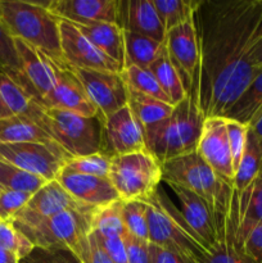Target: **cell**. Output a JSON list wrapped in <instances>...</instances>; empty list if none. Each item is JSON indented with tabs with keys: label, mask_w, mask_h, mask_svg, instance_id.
I'll list each match as a JSON object with an SVG mask.
<instances>
[{
	"label": "cell",
	"mask_w": 262,
	"mask_h": 263,
	"mask_svg": "<svg viewBox=\"0 0 262 263\" xmlns=\"http://www.w3.org/2000/svg\"><path fill=\"white\" fill-rule=\"evenodd\" d=\"M95 236H97L99 244L102 246V248L104 249L105 253L109 256V258L112 259L113 263H128L123 238L107 239L102 238V236L97 235V234H95Z\"/></svg>",
	"instance_id": "44"
},
{
	"label": "cell",
	"mask_w": 262,
	"mask_h": 263,
	"mask_svg": "<svg viewBox=\"0 0 262 263\" xmlns=\"http://www.w3.org/2000/svg\"><path fill=\"white\" fill-rule=\"evenodd\" d=\"M73 253L79 257L81 263H113L92 231L76 247Z\"/></svg>",
	"instance_id": "41"
},
{
	"label": "cell",
	"mask_w": 262,
	"mask_h": 263,
	"mask_svg": "<svg viewBox=\"0 0 262 263\" xmlns=\"http://www.w3.org/2000/svg\"><path fill=\"white\" fill-rule=\"evenodd\" d=\"M204 120L195 95L188 94L169 117L143 127L145 149L161 164L194 153Z\"/></svg>",
	"instance_id": "2"
},
{
	"label": "cell",
	"mask_w": 262,
	"mask_h": 263,
	"mask_svg": "<svg viewBox=\"0 0 262 263\" xmlns=\"http://www.w3.org/2000/svg\"><path fill=\"white\" fill-rule=\"evenodd\" d=\"M94 208L84 207L54 215L32 223H14L36 248H64L76 247L91 231Z\"/></svg>",
	"instance_id": "8"
},
{
	"label": "cell",
	"mask_w": 262,
	"mask_h": 263,
	"mask_svg": "<svg viewBox=\"0 0 262 263\" xmlns=\"http://www.w3.org/2000/svg\"><path fill=\"white\" fill-rule=\"evenodd\" d=\"M148 204L144 200H122V218L128 234L149 241Z\"/></svg>",
	"instance_id": "35"
},
{
	"label": "cell",
	"mask_w": 262,
	"mask_h": 263,
	"mask_svg": "<svg viewBox=\"0 0 262 263\" xmlns=\"http://www.w3.org/2000/svg\"><path fill=\"white\" fill-rule=\"evenodd\" d=\"M166 33L194 15L198 0H152Z\"/></svg>",
	"instance_id": "32"
},
{
	"label": "cell",
	"mask_w": 262,
	"mask_h": 263,
	"mask_svg": "<svg viewBox=\"0 0 262 263\" xmlns=\"http://www.w3.org/2000/svg\"><path fill=\"white\" fill-rule=\"evenodd\" d=\"M123 243L126 247L128 263H151L148 240H143L126 233L123 236Z\"/></svg>",
	"instance_id": "43"
},
{
	"label": "cell",
	"mask_w": 262,
	"mask_h": 263,
	"mask_svg": "<svg viewBox=\"0 0 262 263\" xmlns=\"http://www.w3.org/2000/svg\"><path fill=\"white\" fill-rule=\"evenodd\" d=\"M84 207L85 205L76 202L57 180H53L46 182L41 189L32 194L26 207L20 211L12 218V221L14 223H32L64 211L79 210Z\"/></svg>",
	"instance_id": "18"
},
{
	"label": "cell",
	"mask_w": 262,
	"mask_h": 263,
	"mask_svg": "<svg viewBox=\"0 0 262 263\" xmlns=\"http://www.w3.org/2000/svg\"><path fill=\"white\" fill-rule=\"evenodd\" d=\"M32 194L15 190L2 189L0 192V220H12L22 211L31 199Z\"/></svg>",
	"instance_id": "42"
},
{
	"label": "cell",
	"mask_w": 262,
	"mask_h": 263,
	"mask_svg": "<svg viewBox=\"0 0 262 263\" xmlns=\"http://www.w3.org/2000/svg\"><path fill=\"white\" fill-rule=\"evenodd\" d=\"M72 71L103 120L127 105V87L121 73L79 68H72Z\"/></svg>",
	"instance_id": "13"
},
{
	"label": "cell",
	"mask_w": 262,
	"mask_h": 263,
	"mask_svg": "<svg viewBox=\"0 0 262 263\" xmlns=\"http://www.w3.org/2000/svg\"><path fill=\"white\" fill-rule=\"evenodd\" d=\"M110 158L103 152L90 154V156L79 157V158H71L64 168L68 171L76 172V174L89 175V176L97 177H108L110 168Z\"/></svg>",
	"instance_id": "37"
},
{
	"label": "cell",
	"mask_w": 262,
	"mask_h": 263,
	"mask_svg": "<svg viewBox=\"0 0 262 263\" xmlns=\"http://www.w3.org/2000/svg\"><path fill=\"white\" fill-rule=\"evenodd\" d=\"M28 115L39 123L41 105L32 99L8 72L0 68V120Z\"/></svg>",
	"instance_id": "22"
},
{
	"label": "cell",
	"mask_w": 262,
	"mask_h": 263,
	"mask_svg": "<svg viewBox=\"0 0 262 263\" xmlns=\"http://www.w3.org/2000/svg\"><path fill=\"white\" fill-rule=\"evenodd\" d=\"M0 68L14 77L21 74V62L15 46V39L10 35L2 21H0Z\"/></svg>",
	"instance_id": "38"
},
{
	"label": "cell",
	"mask_w": 262,
	"mask_h": 263,
	"mask_svg": "<svg viewBox=\"0 0 262 263\" xmlns=\"http://www.w3.org/2000/svg\"><path fill=\"white\" fill-rule=\"evenodd\" d=\"M251 128L253 130V133L258 136L259 140L262 141V117L259 118V120L257 121L253 126H251Z\"/></svg>",
	"instance_id": "48"
},
{
	"label": "cell",
	"mask_w": 262,
	"mask_h": 263,
	"mask_svg": "<svg viewBox=\"0 0 262 263\" xmlns=\"http://www.w3.org/2000/svg\"><path fill=\"white\" fill-rule=\"evenodd\" d=\"M226 120V130H228V138H229V146H230L231 153V161H233V168L234 174L238 170L239 163L243 157L244 149H246V141H247V134H248L249 126L243 125V123L238 122L234 120Z\"/></svg>",
	"instance_id": "40"
},
{
	"label": "cell",
	"mask_w": 262,
	"mask_h": 263,
	"mask_svg": "<svg viewBox=\"0 0 262 263\" xmlns=\"http://www.w3.org/2000/svg\"><path fill=\"white\" fill-rule=\"evenodd\" d=\"M116 25L122 31L164 43L166 31L152 0H118Z\"/></svg>",
	"instance_id": "20"
},
{
	"label": "cell",
	"mask_w": 262,
	"mask_h": 263,
	"mask_svg": "<svg viewBox=\"0 0 262 263\" xmlns=\"http://www.w3.org/2000/svg\"><path fill=\"white\" fill-rule=\"evenodd\" d=\"M118 0H50L46 8L61 21L73 25L92 22L116 23Z\"/></svg>",
	"instance_id": "21"
},
{
	"label": "cell",
	"mask_w": 262,
	"mask_h": 263,
	"mask_svg": "<svg viewBox=\"0 0 262 263\" xmlns=\"http://www.w3.org/2000/svg\"><path fill=\"white\" fill-rule=\"evenodd\" d=\"M20 263H81L79 257L64 248H33Z\"/></svg>",
	"instance_id": "39"
},
{
	"label": "cell",
	"mask_w": 262,
	"mask_h": 263,
	"mask_svg": "<svg viewBox=\"0 0 262 263\" xmlns=\"http://www.w3.org/2000/svg\"><path fill=\"white\" fill-rule=\"evenodd\" d=\"M144 202L148 204L149 243L176 252L189 263H195L207 252L166 193L158 187Z\"/></svg>",
	"instance_id": "5"
},
{
	"label": "cell",
	"mask_w": 262,
	"mask_h": 263,
	"mask_svg": "<svg viewBox=\"0 0 262 263\" xmlns=\"http://www.w3.org/2000/svg\"><path fill=\"white\" fill-rule=\"evenodd\" d=\"M262 170V141L253 133L251 127L248 128L243 157L235 172L233 182V197L239 198L248 189L254 180L258 177Z\"/></svg>",
	"instance_id": "25"
},
{
	"label": "cell",
	"mask_w": 262,
	"mask_h": 263,
	"mask_svg": "<svg viewBox=\"0 0 262 263\" xmlns=\"http://www.w3.org/2000/svg\"><path fill=\"white\" fill-rule=\"evenodd\" d=\"M91 231L102 238H123L127 230L122 218V200L118 199L109 204L94 208Z\"/></svg>",
	"instance_id": "30"
},
{
	"label": "cell",
	"mask_w": 262,
	"mask_h": 263,
	"mask_svg": "<svg viewBox=\"0 0 262 263\" xmlns=\"http://www.w3.org/2000/svg\"><path fill=\"white\" fill-rule=\"evenodd\" d=\"M0 263H20V258L15 254L0 248Z\"/></svg>",
	"instance_id": "47"
},
{
	"label": "cell",
	"mask_w": 262,
	"mask_h": 263,
	"mask_svg": "<svg viewBox=\"0 0 262 263\" xmlns=\"http://www.w3.org/2000/svg\"><path fill=\"white\" fill-rule=\"evenodd\" d=\"M18 143H54V141L31 116L20 115L2 118L0 144Z\"/></svg>",
	"instance_id": "24"
},
{
	"label": "cell",
	"mask_w": 262,
	"mask_h": 263,
	"mask_svg": "<svg viewBox=\"0 0 262 263\" xmlns=\"http://www.w3.org/2000/svg\"><path fill=\"white\" fill-rule=\"evenodd\" d=\"M108 179L123 202L146 200L162 182V164L146 149L110 158Z\"/></svg>",
	"instance_id": "7"
},
{
	"label": "cell",
	"mask_w": 262,
	"mask_h": 263,
	"mask_svg": "<svg viewBox=\"0 0 262 263\" xmlns=\"http://www.w3.org/2000/svg\"><path fill=\"white\" fill-rule=\"evenodd\" d=\"M71 158L55 143L0 144V161L43 177L46 181L57 180Z\"/></svg>",
	"instance_id": "9"
},
{
	"label": "cell",
	"mask_w": 262,
	"mask_h": 263,
	"mask_svg": "<svg viewBox=\"0 0 262 263\" xmlns=\"http://www.w3.org/2000/svg\"><path fill=\"white\" fill-rule=\"evenodd\" d=\"M40 126L72 158L103 151V118L100 116L85 117L41 105Z\"/></svg>",
	"instance_id": "6"
},
{
	"label": "cell",
	"mask_w": 262,
	"mask_h": 263,
	"mask_svg": "<svg viewBox=\"0 0 262 263\" xmlns=\"http://www.w3.org/2000/svg\"><path fill=\"white\" fill-rule=\"evenodd\" d=\"M195 152L221 181L233 186L235 174L231 161L225 117L216 116L205 118Z\"/></svg>",
	"instance_id": "12"
},
{
	"label": "cell",
	"mask_w": 262,
	"mask_h": 263,
	"mask_svg": "<svg viewBox=\"0 0 262 263\" xmlns=\"http://www.w3.org/2000/svg\"><path fill=\"white\" fill-rule=\"evenodd\" d=\"M164 43H158L146 36L123 31V49L126 66L149 68L163 49Z\"/></svg>",
	"instance_id": "29"
},
{
	"label": "cell",
	"mask_w": 262,
	"mask_h": 263,
	"mask_svg": "<svg viewBox=\"0 0 262 263\" xmlns=\"http://www.w3.org/2000/svg\"><path fill=\"white\" fill-rule=\"evenodd\" d=\"M149 71L156 77L157 82L167 95L172 105L180 104L188 97V91L185 89L181 76L171 62L164 45L156 61L149 67Z\"/></svg>",
	"instance_id": "27"
},
{
	"label": "cell",
	"mask_w": 262,
	"mask_h": 263,
	"mask_svg": "<svg viewBox=\"0 0 262 263\" xmlns=\"http://www.w3.org/2000/svg\"><path fill=\"white\" fill-rule=\"evenodd\" d=\"M162 181L185 187L203 198L215 212L218 234L229 217L233 186L221 181L197 152L162 163Z\"/></svg>",
	"instance_id": "4"
},
{
	"label": "cell",
	"mask_w": 262,
	"mask_h": 263,
	"mask_svg": "<svg viewBox=\"0 0 262 263\" xmlns=\"http://www.w3.org/2000/svg\"><path fill=\"white\" fill-rule=\"evenodd\" d=\"M143 127L128 105L103 120V153L109 157L144 151Z\"/></svg>",
	"instance_id": "15"
},
{
	"label": "cell",
	"mask_w": 262,
	"mask_h": 263,
	"mask_svg": "<svg viewBox=\"0 0 262 263\" xmlns=\"http://www.w3.org/2000/svg\"><path fill=\"white\" fill-rule=\"evenodd\" d=\"M127 87V86H126ZM127 105L141 127L153 125L169 117L175 105L127 87Z\"/></svg>",
	"instance_id": "28"
},
{
	"label": "cell",
	"mask_w": 262,
	"mask_h": 263,
	"mask_svg": "<svg viewBox=\"0 0 262 263\" xmlns=\"http://www.w3.org/2000/svg\"><path fill=\"white\" fill-rule=\"evenodd\" d=\"M61 31V48L64 62L71 68L87 71L113 72L121 73L122 67L113 59L105 55L102 50L92 45L79 28L67 21L59 22Z\"/></svg>",
	"instance_id": "11"
},
{
	"label": "cell",
	"mask_w": 262,
	"mask_h": 263,
	"mask_svg": "<svg viewBox=\"0 0 262 263\" xmlns=\"http://www.w3.org/2000/svg\"><path fill=\"white\" fill-rule=\"evenodd\" d=\"M251 62L256 68L262 69V35L253 45L251 51Z\"/></svg>",
	"instance_id": "46"
},
{
	"label": "cell",
	"mask_w": 262,
	"mask_h": 263,
	"mask_svg": "<svg viewBox=\"0 0 262 263\" xmlns=\"http://www.w3.org/2000/svg\"><path fill=\"white\" fill-rule=\"evenodd\" d=\"M0 192H2V187H0Z\"/></svg>",
	"instance_id": "50"
},
{
	"label": "cell",
	"mask_w": 262,
	"mask_h": 263,
	"mask_svg": "<svg viewBox=\"0 0 262 263\" xmlns=\"http://www.w3.org/2000/svg\"><path fill=\"white\" fill-rule=\"evenodd\" d=\"M258 176H259V177H261V179H262V170H261V174H259V175H258Z\"/></svg>",
	"instance_id": "49"
},
{
	"label": "cell",
	"mask_w": 262,
	"mask_h": 263,
	"mask_svg": "<svg viewBox=\"0 0 262 263\" xmlns=\"http://www.w3.org/2000/svg\"><path fill=\"white\" fill-rule=\"evenodd\" d=\"M40 105L51 109L68 110L85 117L99 116L71 67H58L55 86L41 100Z\"/></svg>",
	"instance_id": "17"
},
{
	"label": "cell",
	"mask_w": 262,
	"mask_h": 263,
	"mask_svg": "<svg viewBox=\"0 0 262 263\" xmlns=\"http://www.w3.org/2000/svg\"><path fill=\"white\" fill-rule=\"evenodd\" d=\"M21 62V74L14 77L31 98L39 104L54 89L57 84L58 64L26 41L15 39Z\"/></svg>",
	"instance_id": "10"
},
{
	"label": "cell",
	"mask_w": 262,
	"mask_h": 263,
	"mask_svg": "<svg viewBox=\"0 0 262 263\" xmlns=\"http://www.w3.org/2000/svg\"><path fill=\"white\" fill-rule=\"evenodd\" d=\"M57 181L76 202L85 207L98 208L120 199V195L108 177L89 176L63 168Z\"/></svg>",
	"instance_id": "19"
},
{
	"label": "cell",
	"mask_w": 262,
	"mask_h": 263,
	"mask_svg": "<svg viewBox=\"0 0 262 263\" xmlns=\"http://www.w3.org/2000/svg\"><path fill=\"white\" fill-rule=\"evenodd\" d=\"M46 182L48 181L43 177L36 176L13 164L0 161V187L2 189L35 194Z\"/></svg>",
	"instance_id": "33"
},
{
	"label": "cell",
	"mask_w": 262,
	"mask_h": 263,
	"mask_svg": "<svg viewBox=\"0 0 262 263\" xmlns=\"http://www.w3.org/2000/svg\"><path fill=\"white\" fill-rule=\"evenodd\" d=\"M199 64L194 91L205 118L223 117L261 69L251 51L262 35V0H198Z\"/></svg>",
	"instance_id": "1"
},
{
	"label": "cell",
	"mask_w": 262,
	"mask_h": 263,
	"mask_svg": "<svg viewBox=\"0 0 262 263\" xmlns=\"http://www.w3.org/2000/svg\"><path fill=\"white\" fill-rule=\"evenodd\" d=\"M195 263H256L249 258L236 243L235 236L222 233L215 246Z\"/></svg>",
	"instance_id": "31"
},
{
	"label": "cell",
	"mask_w": 262,
	"mask_h": 263,
	"mask_svg": "<svg viewBox=\"0 0 262 263\" xmlns=\"http://www.w3.org/2000/svg\"><path fill=\"white\" fill-rule=\"evenodd\" d=\"M123 81L128 89H133L135 91L141 92V94L149 95L156 99L162 100L171 104L167 95L164 94L163 90L157 82L156 77L153 76L149 68H141L136 66H126L121 72Z\"/></svg>",
	"instance_id": "34"
},
{
	"label": "cell",
	"mask_w": 262,
	"mask_h": 263,
	"mask_svg": "<svg viewBox=\"0 0 262 263\" xmlns=\"http://www.w3.org/2000/svg\"><path fill=\"white\" fill-rule=\"evenodd\" d=\"M149 254H151V263H189L176 252L162 248L153 243H149Z\"/></svg>",
	"instance_id": "45"
},
{
	"label": "cell",
	"mask_w": 262,
	"mask_h": 263,
	"mask_svg": "<svg viewBox=\"0 0 262 263\" xmlns=\"http://www.w3.org/2000/svg\"><path fill=\"white\" fill-rule=\"evenodd\" d=\"M164 46L171 62L181 76L188 94H190L194 91L199 64V49L194 15L166 33Z\"/></svg>",
	"instance_id": "14"
},
{
	"label": "cell",
	"mask_w": 262,
	"mask_h": 263,
	"mask_svg": "<svg viewBox=\"0 0 262 263\" xmlns=\"http://www.w3.org/2000/svg\"><path fill=\"white\" fill-rule=\"evenodd\" d=\"M223 117L249 127L262 117V69Z\"/></svg>",
	"instance_id": "26"
},
{
	"label": "cell",
	"mask_w": 262,
	"mask_h": 263,
	"mask_svg": "<svg viewBox=\"0 0 262 263\" xmlns=\"http://www.w3.org/2000/svg\"><path fill=\"white\" fill-rule=\"evenodd\" d=\"M0 248L15 254L18 258L22 259L35 247L12 222V220H0Z\"/></svg>",
	"instance_id": "36"
},
{
	"label": "cell",
	"mask_w": 262,
	"mask_h": 263,
	"mask_svg": "<svg viewBox=\"0 0 262 263\" xmlns=\"http://www.w3.org/2000/svg\"><path fill=\"white\" fill-rule=\"evenodd\" d=\"M74 26L92 45L97 46L105 55L109 57L123 68L125 66L123 31L116 23L92 22Z\"/></svg>",
	"instance_id": "23"
},
{
	"label": "cell",
	"mask_w": 262,
	"mask_h": 263,
	"mask_svg": "<svg viewBox=\"0 0 262 263\" xmlns=\"http://www.w3.org/2000/svg\"><path fill=\"white\" fill-rule=\"evenodd\" d=\"M167 185L176 197L177 203H179L177 208L188 228L197 235L202 246L207 251H210L218 238L217 221H216L212 208L195 193L174 184Z\"/></svg>",
	"instance_id": "16"
},
{
	"label": "cell",
	"mask_w": 262,
	"mask_h": 263,
	"mask_svg": "<svg viewBox=\"0 0 262 263\" xmlns=\"http://www.w3.org/2000/svg\"><path fill=\"white\" fill-rule=\"evenodd\" d=\"M0 21L13 37L32 45L59 67H68L61 48V20L49 12L46 2L0 0Z\"/></svg>",
	"instance_id": "3"
}]
</instances>
